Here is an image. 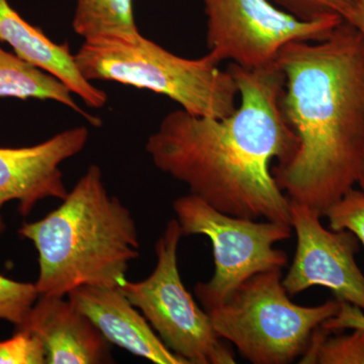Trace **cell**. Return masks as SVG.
<instances>
[{"label": "cell", "instance_id": "obj_1", "mask_svg": "<svg viewBox=\"0 0 364 364\" xmlns=\"http://www.w3.org/2000/svg\"><path fill=\"white\" fill-rule=\"evenodd\" d=\"M239 90L231 116L213 119L179 109L163 117L145 150L155 166L224 214L291 225L289 200L272 162L286 163L299 139L282 109L284 75L277 62L228 69Z\"/></svg>", "mask_w": 364, "mask_h": 364}, {"label": "cell", "instance_id": "obj_2", "mask_svg": "<svg viewBox=\"0 0 364 364\" xmlns=\"http://www.w3.org/2000/svg\"><path fill=\"white\" fill-rule=\"evenodd\" d=\"M277 63L282 112L299 148L273 176L289 200L322 218L358 183L363 163L364 37L343 21L324 41L284 46Z\"/></svg>", "mask_w": 364, "mask_h": 364}, {"label": "cell", "instance_id": "obj_3", "mask_svg": "<svg viewBox=\"0 0 364 364\" xmlns=\"http://www.w3.org/2000/svg\"><path fill=\"white\" fill-rule=\"evenodd\" d=\"M39 255L40 296H65L82 286L119 287L140 255L131 210L107 193L102 170L92 164L63 203L18 230Z\"/></svg>", "mask_w": 364, "mask_h": 364}, {"label": "cell", "instance_id": "obj_4", "mask_svg": "<svg viewBox=\"0 0 364 364\" xmlns=\"http://www.w3.org/2000/svg\"><path fill=\"white\" fill-rule=\"evenodd\" d=\"M86 80L112 81L165 95L195 116L224 119L239 105L229 70L210 54L188 59L164 49L140 32L85 40L74 54Z\"/></svg>", "mask_w": 364, "mask_h": 364}, {"label": "cell", "instance_id": "obj_5", "mask_svg": "<svg viewBox=\"0 0 364 364\" xmlns=\"http://www.w3.org/2000/svg\"><path fill=\"white\" fill-rule=\"evenodd\" d=\"M282 279V270L253 275L207 312L220 338L234 344L251 363H294L313 332L339 312L338 299L316 306L296 305Z\"/></svg>", "mask_w": 364, "mask_h": 364}, {"label": "cell", "instance_id": "obj_6", "mask_svg": "<svg viewBox=\"0 0 364 364\" xmlns=\"http://www.w3.org/2000/svg\"><path fill=\"white\" fill-rule=\"evenodd\" d=\"M172 208L182 237L205 235L213 244L214 277L195 287L205 312L222 305L253 275L287 267V253L273 246L291 237V225L224 214L191 193L176 198Z\"/></svg>", "mask_w": 364, "mask_h": 364}, {"label": "cell", "instance_id": "obj_7", "mask_svg": "<svg viewBox=\"0 0 364 364\" xmlns=\"http://www.w3.org/2000/svg\"><path fill=\"white\" fill-rule=\"evenodd\" d=\"M181 237L178 221L170 220L155 245V269L141 282L124 280L119 289L142 312L163 343L188 364L236 363L231 347L220 338L208 314L182 284L177 263Z\"/></svg>", "mask_w": 364, "mask_h": 364}, {"label": "cell", "instance_id": "obj_8", "mask_svg": "<svg viewBox=\"0 0 364 364\" xmlns=\"http://www.w3.org/2000/svg\"><path fill=\"white\" fill-rule=\"evenodd\" d=\"M208 54L244 68L272 65L284 46L320 42L343 21L338 14L303 20L270 0H203Z\"/></svg>", "mask_w": 364, "mask_h": 364}, {"label": "cell", "instance_id": "obj_9", "mask_svg": "<svg viewBox=\"0 0 364 364\" xmlns=\"http://www.w3.org/2000/svg\"><path fill=\"white\" fill-rule=\"evenodd\" d=\"M291 226L296 234V251L282 286L289 296L313 287L333 291L337 299L364 312V275L355 261L358 239L347 230L333 231L306 205L289 200Z\"/></svg>", "mask_w": 364, "mask_h": 364}, {"label": "cell", "instance_id": "obj_10", "mask_svg": "<svg viewBox=\"0 0 364 364\" xmlns=\"http://www.w3.org/2000/svg\"><path fill=\"white\" fill-rule=\"evenodd\" d=\"M88 138L90 131L81 126L30 147L0 148V238L6 229L1 215L6 203L18 200L26 217L41 200L66 198L60 165L85 149Z\"/></svg>", "mask_w": 364, "mask_h": 364}, {"label": "cell", "instance_id": "obj_11", "mask_svg": "<svg viewBox=\"0 0 364 364\" xmlns=\"http://www.w3.org/2000/svg\"><path fill=\"white\" fill-rule=\"evenodd\" d=\"M14 331L31 333L42 342L46 364L114 363L109 342L64 296H40Z\"/></svg>", "mask_w": 364, "mask_h": 364}, {"label": "cell", "instance_id": "obj_12", "mask_svg": "<svg viewBox=\"0 0 364 364\" xmlns=\"http://www.w3.org/2000/svg\"><path fill=\"white\" fill-rule=\"evenodd\" d=\"M109 344L156 364H188L170 350L119 287L82 286L67 294Z\"/></svg>", "mask_w": 364, "mask_h": 364}, {"label": "cell", "instance_id": "obj_13", "mask_svg": "<svg viewBox=\"0 0 364 364\" xmlns=\"http://www.w3.org/2000/svg\"><path fill=\"white\" fill-rule=\"evenodd\" d=\"M0 42L11 46L14 54L31 65L58 78L88 107L102 109L107 105V93L83 77L68 44L50 40L40 28L28 23L9 0H0Z\"/></svg>", "mask_w": 364, "mask_h": 364}, {"label": "cell", "instance_id": "obj_14", "mask_svg": "<svg viewBox=\"0 0 364 364\" xmlns=\"http://www.w3.org/2000/svg\"><path fill=\"white\" fill-rule=\"evenodd\" d=\"M72 95L58 78L0 47V97L52 100L80 114L92 126H100L102 121L83 111Z\"/></svg>", "mask_w": 364, "mask_h": 364}, {"label": "cell", "instance_id": "obj_15", "mask_svg": "<svg viewBox=\"0 0 364 364\" xmlns=\"http://www.w3.org/2000/svg\"><path fill=\"white\" fill-rule=\"evenodd\" d=\"M72 28L85 40L139 33L133 0H76Z\"/></svg>", "mask_w": 364, "mask_h": 364}, {"label": "cell", "instance_id": "obj_16", "mask_svg": "<svg viewBox=\"0 0 364 364\" xmlns=\"http://www.w3.org/2000/svg\"><path fill=\"white\" fill-rule=\"evenodd\" d=\"M330 331L318 327L301 354V364H364V330L341 336H329Z\"/></svg>", "mask_w": 364, "mask_h": 364}, {"label": "cell", "instance_id": "obj_17", "mask_svg": "<svg viewBox=\"0 0 364 364\" xmlns=\"http://www.w3.org/2000/svg\"><path fill=\"white\" fill-rule=\"evenodd\" d=\"M40 294L36 284L16 282L0 274V320L23 324Z\"/></svg>", "mask_w": 364, "mask_h": 364}, {"label": "cell", "instance_id": "obj_18", "mask_svg": "<svg viewBox=\"0 0 364 364\" xmlns=\"http://www.w3.org/2000/svg\"><path fill=\"white\" fill-rule=\"evenodd\" d=\"M333 231L347 230L364 246V191L352 188L326 210Z\"/></svg>", "mask_w": 364, "mask_h": 364}, {"label": "cell", "instance_id": "obj_19", "mask_svg": "<svg viewBox=\"0 0 364 364\" xmlns=\"http://www.w3.org/2000/svg\"><path fill=\"white\" fill-rule=\"evenodd\" d=\"M0 364H46L44 345L31 333L14 331L0 341Z\"/></svg>", "mask_w": 364, "mask_h": 364}, {"label": "cell", "instance_id": "obj_20", "mask_svg": "<svg viewBox=\"0 0 364 364\" xmlns=\"http://www.w3.org/2000/svg\"><path fill=\"white\" fill-rule=\"evenodd\" d=\"M275 6L303 20L338 14L344 21L350 16L355 0H270Z\"/></svg>", "mask_w": 364, "mask_h": 364}, {"label": "cell", "instance_id": "obj_21", "mask_svg": "<svg viewBox=\"0 0 364 364\" xmlns=\"http://www.w3.org/2000/svg\"><path fill=\"white\" fill-rule=\"evenodd\" d=\"M321 326L330 332L344 329L364 330V312L358 306L340 301V310L337 315L328 318Z\"/></svg>", "mask_w": 364, "mask_h": 364}, {"label": "cell", "instance_id": "obj_22", "mask_svg": "<svg viewBox=\"0 0 364 364\" xmlns=\"http://www.w3.org/2000/svg\"><path fill=\"white\" fill-rule=\"evenodd\" d=\"M345 21L355 26L364 37V0H355L353 11Z\"/></svg>", "mask_w": 364, "mask_h": 364}, {"label": "cell", "instance_id": "obj_23", "mask_svg": "<svg viewBox=\"0 0 364 364\" xmlns=\"http://www.w3.org/2000/svg\"><path fill=\"white\" fill-rule=\"evenodd\" d=\"M358 183L360 186L361 191H364V156L363 163H361L360 171H359Z\"/></svg>", "mask_w": 364, "mask_h": 364}]
</instances>
